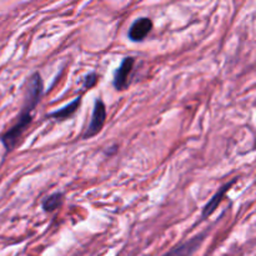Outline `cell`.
I'll return each mask as SVG.
<instances>
[{
	"mask_svg": "<svg viewBox=\"0 0 256 256\" xmlns=\"http://www.w3.org/2000/svg\"><path fill=\"white\" fill-rule=\"evenodd\" d=\"M42 94H44V82H42V78L40 72H36L28 80L24 105H22V112H20L16 122L0 139L6 152H12L19 145L20 139H22L24 132H26L28 128L32 124V112L42 100Z\"/></svg>",
	"mask_w": 256,
	"mask_h": 256,
	"instance_id": "6da1fadb",
	"label": "cell"
},
{
	"mask_svg": "<svg viewBox=\"0 0 256 256\" xmlns=\"http://www.w3.org/2000/svg\"><path fill=\"white\" fill-rule=\"evenodd\" d=\"M105 120H106V106H105L102 100L98 99L94 104V109H92V120H90L89 125H88L86 130L82 135V139H90V138L99 134L104 126Z\"/></svg>",
	"mask_w": 256,
	"mask_h": 256,
	"instance_id": "7a4b0ae2",
	"label": "cell"
},
{
	"mask_svg": "<svg viewBox=\"0 0 256 256\" xmlns=\"http://www.w3.org/2000/svg\"><path fill=\"white\" fill-rule=\"evenodd\" d=\"M135 65V59L132 56L124 58L120 64V66L118 68L116 72L114 74V80H112V84H114L115 90L118 92H124L129 88L130 85V76H132V69H134Z\"/></svg>",
	"mask_w": 256,
	"mask_h": 256,
	"instance_id": "3957f363",
	"label": "cell"
},
{
	"mask_svg": "<svg viewBox=\"0 0 256 256\" xmlns=\"http://www.w3.org/2000/svg\"><path fill=\"white\" fill-rule=\"evenodd\" d=\"M206 232H200V234L195 235L194 238L189 239L188 242L175 246L174 249H172L162 256H192L198 252V249L202 246L204 240L206 239Z\"/></svg>",
	"mask_w": 256,
	"mask_h": 256,
	"instance_id": "277c9868",
	"label": "cell"
},
{
	"mask_svg": "<svg viewBox=\"0 0 256 256\" xmlns=\"http://www.w3.org/2000/svg\"><path fill=\"white\" fill-rule=\"evenodd\" d=\"M152 29V22L150 18H138L129 29V39L132 42H142Z\"/></svg>",
	"mask_w": 256,
	"mask_h": 256,
	"instance_id": "5b68a950",
	"label": "cell"
},
{
	"mask_svg": "<svg viewBox=\"0 0 256 256\" xmlns=\"http://www.w3.org/2000/svg\"><path fill=\"white\" fill-rule=\"evenodd\" d=\"M238 179H232V182H226V184L222 185V188H220L219 190H218L216 192H215L214 196L210 199V202H208L206 205L204 206V209H202V219H208V218L210 216V215H212L215 212V210L218 209V206H219L220 204H222V199L225 198V195L228 194V192H229L230 189H232V185L236 184Z\"/></svg>",
	"mask_w": 256,
	"mask_h": 256,
	"instance_id": "8992f818",
	"label": "cell"
},
{
	"mask_svg": "<svg viewBox=\"0 0 256 256\" xmlns=\"http://www.w3.org/2000/svg\"><path fill=\"white\" fill-rule=\"evenodd\" d=\"M80 105H82V96H78L75 98L72 102H69V104L65 105L64 108H62V109L55 110V112L48 114V118H52V119L55 120H65L68 119V118L72 116V115L78 112Z\"/></svg>",
	"mask_w": 256,
	"mask_h": 256,
	"instance_id": "52a82bcc",
	"label": "cell"
},
{
	"mask_svg": "<svg viewBox=\"0 0 256 256\" xmlns=\"http://www.w3.org/2000/svg\"><path fill=\"white\" fill-rule=\"evenodd\" d=\"M64 202V194L62 192H52L49 196L45 198L42 202V208L46 212H54L59 209Z\"/></svg>",
	"mask_w": 256,
	"mask_h": 256,
	"instance_id": "ba28073f",
	"label": "cell"
},
{
	"mask_svg": "<svg viewBox=\"0 0 256 256\" xmlns=\"http://www.w3.org/2000/svg\"><path fill=\"white\" fill-rule=\"evenodd\" d=\"M98 74L95 72H89V74L85 76L84 79V82H82V89L84 90H89L92 89V86H95V84L98 82Z\"/></svg>",
	"mask_w": 256,
	"mask_h": 256,
	"instance_id": "9c48e42d",
	"label": "cell"
}]
</instances>
